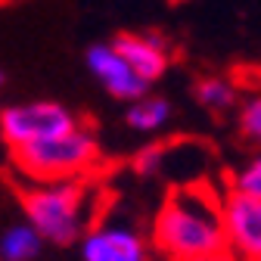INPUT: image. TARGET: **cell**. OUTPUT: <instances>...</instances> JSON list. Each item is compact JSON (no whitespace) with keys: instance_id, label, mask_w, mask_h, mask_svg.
Masks as SVG:
<instances>
[{"instance_id":"cell-12","label":"cell","mask_w":261,"mask_h":261,"mask_svg":"<svg viewBox=\"0 0 261 261\" xmlns=\"http://www.w3.org/2000/svg\"><path fill=\"white\" fill-rule=\"evenodd\" d=\"M237 127H240V134L252 143L261 140V96L258 93H249V96H240V103H237Z\"/></svg>"},{"instance_id":"cell-2","label":"cell","mask_w":261,"mask_h":261,"mask_svg":"<svg viewBox=\"0 0 261 261\" xmlns=\"http://www.w3.org/2000/svg\"><path fill=\"white\" fill-rule=\"evenodd\" d=\"M22 212L25 224L44 243L72 246L100 218V187L93 177L28 184L22 190Z\"/></svg>"},{"instance_id":"cell-5","label":"cell","mask_w":261,"mask_h":261,"mask_svg":"<svg viewBox=\"0 0 261 261\" xmlns=\"http://www.w3.org/2000/svg\"><path fill=\"white\" fill-rule=\"evenodd\" d=\"M221 227L227 255L261 261V199L227 190L221 196Z\"/></svg>"},{"instance_id":"cell-16","label":"cell","mask_w":261,"mask_h":261,"mask_svg":"<svg viewBox=\"0 0 261 261\" xmlns=\"http://www.w3.org/2000/svg\"><path fill=\"white\" fill-rule=\"evenodd\" d=\"M7 84V75H4V69H0V87H4Z\"/></svg>"},{"instance_id":"cell-4","label":"cell","mask_w":261,"mask_h":261,"mask_svg":"<svg viewBox=\"0 0 261 261\" xmlns=\"http://www.w3.org/2000/svg\"><path fill=\"white\" fill-rule=\"evenodd\" d=\"M81 124V118L65 109L62 103L53 100H28V103H13L0 112V140L7 149H22L31 143H41L59 134H69Z\"/></svg>"},{"instance_id":"cell-17","label":"cell","mask_w":261,"mask_h":261,"mask_svg":"<svg viewBox=\"0 0 261 261\" xmlns=\"http://www.w3.org/2000/svg\"><path fill=\"white\" fill-rule=\"evenodd\" d=\"M0 112H4V103H0Z\"/></svg>"},{"instance_id":"cell-8","label":"cell","mask_w":261,"mask_h":261,"mask_svg":"<svg viewBox=\"0 0 261 261\" xmlns=\"http://www.w3.org/2000/svg\"><path fill=\"white\" fill-rule=\"evenodd\" d=\"M118 56L134 69V75L146 84L159 81L168 72L171 62V47L162 35H152V31H121L115 41H109Z\"/></svg>"},{"instance_id":"cell-9","label":"cell","mask_w":261,"mask_h":261,"mask_svg":"<svg viewBox=\"0 0 261 261\" xmlns=\"http://www.w3.org/2000/svg\"><path fill=\"white\" fill-rule=\"evenodd\" d=\"M168 118H171V103L155 93H143L140 100L127 103V112H124L127 127L137 130V134H155L168 124Z\"/></svg>"},{"instance_id":"cell-13","label":"cell","mask_w":261,"mask_h":261,"mask_svg":"<svg viewBox=\"0 0 261 261\" xmlns=\"http://www.w3.org/2000/svg\"><path fill=\"white\" fill-rule=\"evenodd\" d=\"M233 193H243V196H255V199H261V159L252 155L246 165H240L230 177V187Z\"/></svg>"},{"instance_id":"cell-10","label":"cell","mask_w":261,"mask_h":261,"mask_svg":"<svg viewBox=\"0 0 261 261\" xmlns=\"http://www.w3.org/2000/svg\"><path fill=\"white\" fill-rule=\"evenodd\" d=\"M196 100L208 112H230L240 103V87L227 75H205L196 81Z\"/></svg>"},{"instance_id":"cell-6","label":"cell","mask_w":261,"mask_h":261,"mask_svg":"<svg viewBox=\"0 0 261 261\" xmlns=\"http://www.w3.org/2000/svg\"><path fill=\"white\" fill-rule=\"evenodd\" d=\"M84 261H146V240L134 224L96 218L78 240Z\"/></svg>"},{"instance_id":"cell-3","label":"cell","mask_w":261,"mask_h":261,"mask_svg":"<svg viewBox=\"0 0 261 261\" xmlns=\"http://www.w3.org/2000/svg\"><path fill=\"white\" fill-rule=\"evenodd\" d=\"M13 168L25 184H56V180H87L100 168V140L81 121L69 134L13 149Z\"/></svg>"},{"instance_id":"cell-7","label":"cell","mask_w":261,"mask_h":261,"mask_svg":"<svg viewBox=\"0 0 261 261\" xmlns=\"http://www.w3.org/2000/svg\"><path fill=\"white\" fill-rule=\"evenodd\" d=\"M87 69L96 78V84L109 96H115V100L134 103L143 93H149V84L134 75V69L118 56V50L112 44H93L87 50Z\"/></svg>"},{"instance_id":"cell-1","label":"cell","mask_w":261,"mask_h":261,"mask_svg":"<svg viewBox=\"0 0 261 261\" xmlns=\"http://www.w3.org/2000/svg\"><path fill=\"white\" fill-rule=\"evenodd\" d=\"M152 246L168 261H212L227 255L221 193L208 184H177L155 212Z\"/></svg>"},{"instance_id":"cell-11","label":"cell","mask_w":261,"mask_h":261,"mask_svg":"<svg viewBox=\"0 0 261 261\" xmlns=\"http://www.w3.org/2000/svg\"><path fill=\"white\" fill-rule=\"evenodd\" d=\"M41 246H44V240L25 221L10 224L0 233V261H35L41 255Z\"/></svg>"},{"instance_id":"cell-15","label":"cell","mask_w":261,"mask_h":261,"mask_svg":"<svg viewBox=\"0 0 261 261\" xmlns=\"http://www.w3.org/2000/svg\"><path fill=\"white\" fill-rule=\"evenodd\" d=\"M212 261H243V258H237V255H221V258H212Z\"/></svg>"},{"instance_id":"cell-14","label":"cell","mask_w":261,"mask_h":261,"mask_svg":"<svg viewBox=\"0 0 261 261\" xmlns=\"http://www.w3.org/2000/svg\"><path fill=\"white\" fill-rule=\"evenodd\" d=\"M162 159H165V143H149V146H143V149L137 152L134 168H137L140 174H159Z\"/></svg>"}]
</instances>
